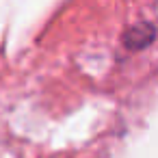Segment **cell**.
<instances>
[{
	"label": "cell",
	"mask_w": 158,
	"mask_h": 158,
	"mask_svg": "<svg viewBox=\"0 0 158 158\" xmlns=\"http://www.w3.org/2000/svg\"><path fill=\"white\" fill-rule=\"evenodd\" d=\"M154 35H156L154 26H152V24L141 22V24H134L132 28H128V31H126L123 41H126V46H128V48H134V50H136V48H145L147 44H152Z\"/></svg>",
	"instance_id": "6da1fadb"
}]
</instances>
